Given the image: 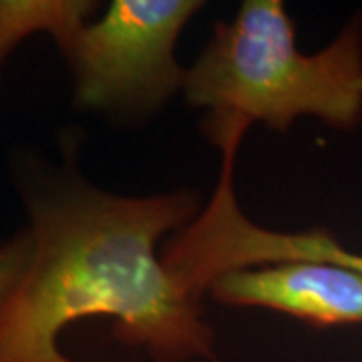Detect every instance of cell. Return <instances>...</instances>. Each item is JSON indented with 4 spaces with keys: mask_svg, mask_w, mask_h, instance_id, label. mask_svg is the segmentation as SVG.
<instances>
[{
    "mask_svg": "<svg viewBox=\"0 0 362 362\" xmlns=\"http://www.w3.org/2000/svg\"><path fill=\"white\" fill-rule=\"evenodd\" d=\"M206 294L228 306L282 312L314 326L362 324V272L332 262H276L216 276Z\"/></svg>",
    "mask_w": 362,
    "mask_h": 362,
    "instance_id": "cell-4",
    "label": "cell"
},
{
    "mask_svg": "<svg viewBox=\"0 0 362 362\" xmlns=\"http://www.w3.org/2000/svg\"><path fill=\"white\" fill-rule=\"evenodd\" d=\"M33 254L0 306V362H75L59 334L89 316L156 362L211 358L214 332L195 294L159 254V240L197 218L189 189L125 197L81 177L26 195Z\"/></svg>",
    "mask_w": 362,
    "mask_h": 362,
    "instance_id": "cell-1",
    "label": "cell"
},
{
    "mask_svg": "<svg viewBox=\"0 0 362 362\" xmlns=\"http://www.w3.org/2000/svg\"><path fill=\"white\" fill-rule=\"evenodd\" d=\"M233 165H235V163H233L232 159H223V168L221 169H230V171H233ZM187 226H189V223H187ZM181 232V230H180ZM171 242H173V240H171ZM171 242H169L168 246H165V250H163V256H165V259H168L169 264H171V266H173V268H175V270L180 272L181 276H183V278H185V280H187V282H189V284L194 286L195 290H199V292H202V294H206V290L207 288H199V286L195 284L194 280H192V278H189V276H187V274H185V272L181 270L180 266H177V262H175V259H173V256H171Z\"/></svg>",
    "mask_w": 362,
    "mask_h": 362,
    "instance_id": "cell-7",
    "label": "cell"
},
{
    "mask_svg": "<svg viewBox=\"0 0 362 362\" xmlns=\"http://www.w3.org/2000/svg\"><path fill=\"white\" fill-rule=\"evenodd\" d=\"M252 259L256 264H276V262H332L350 270L362 272V254L340 246L337 240L326 232L282 233L262 230L254 233Z\"/></svg>",
    "mask_w": 362,
    "mask_h": 362,
    "instance_id": "cell-5",
    "label": "cell"
},
{
    "mask_svg": "<svg viewBox=\"0 0 362 362\" xmlns=\"http://www.w3.org/2000/svg\"><path fill=\"white\" fill-rule=\"evenodd\" d=\"M33 254V240L28 230L18 233L0 246V306L14 292V288L23 280Z\"/></svg>",
    "mask_w": 362,
    "mask_h": 362,
    "instance_id": "cell-6",
    "label": "cell"
},
{
    "mask_svg": "<svg viewBox=\"0 0 362 362\" xmlns=\"http://www.w3.org/2000/svg\"><path fill=\"white\" fill-rule=\"evenodd\" d=\"M93 2L63 0L49 33L75 77V103L105 113H153L183 90L175 45L199 0H113L87 23Z\"/></svg>",
    "mask_w": 362,
    "mask_h": 362,
    "instance_id": "cell-3",
    "label": "cell"
},
{
    "mask_svg": "<svg viewBox=\"0 0 362 362\" xmlns=\"http://www.w3.org/2000/svg\"><path fill=\"white\" fill-rule=\"evenodd\" d=\"M185 101L209 109L206 125L264 123L284 133L300 117L334 129L362 121V16L322 51L300 52L294 21L280 0H246L230 23H218L187 69Z\"/></svg>",
    "mask_w": 362,
    "mask_h": 362,
    "instance_id": "cell-2",
    "label": "cell"
}]
</instances>
